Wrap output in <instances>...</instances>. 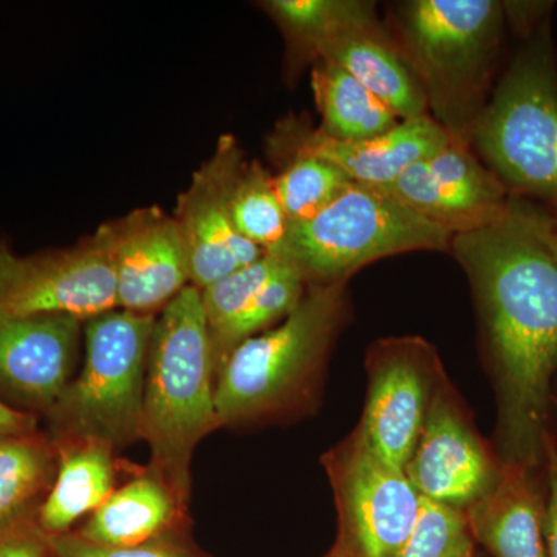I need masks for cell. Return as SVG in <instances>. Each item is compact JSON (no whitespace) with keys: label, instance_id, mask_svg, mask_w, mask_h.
<instances>
[{"label":"cell","instance_id":"1","mask_svg":"<svg viewBox=\"0 0 557 557\" xmlns=\"http://www.w3.org/2000/svg\"><path fill=\"white\" fill-rule=\"evenodd\" d=\"M450 252L472 288L496 395L491 443L505 467L544 468L556 434L557 258L515 200L504 218L454 236Z\"/></svg>","mask_w":557,"mask_h":557},{"label":"cell","instance_id":"2","mask_svg":"<svg viewBox=\"0 0 557 557\" xmlns=\"http://www.w3.org/2000/svg\"><path fill=\"white\" fill-rule=\"evenodd\" d=\"M350 318L347 282L309 285L276 329L239 344L215 379L219 426L309 412L318 403L333 344Z\"/></svg>","mask_w":557,"mask_h":557},{"label":"cell","instance_id":"3","mask_svg":"<svg viewBox=\"0 0 557 557\" xmlns=\"http://www.w3.org/2000/svg\"><path fill=\"white\" fill-rule=\"evenodd\" d=\"M219 428L211 333L200 289L188 285L153 325L141 426L152 454L148 468L185 505L194 450Z\"/></svg>","mask_w":557,"mask_h":557},{"label":"cell","instance_id":"4","mask_svg":"<svg viewBox=\"0 0 557 557\" xmlns=\"http://www.w3.org/2000/svg\"><path fill=\"white\" fill-rule=\"evenodd\" d=\"M507 20L494 0H412L397 9V46L423 84L428 108L453 139L471 132L490 98Z\"/></svg>","mask_w":557,"mask_h":557},{"label":"cell","instance_id":"5","mask_svg":"<svg viewBox=\"0 0 557 557\" xmlns=\"http://www.w3.org/2000/svg\"><path fill=\"white\" fill-rule=\"evenodd\" d=\"M471 146L509 194L557 211V60L548 21L528 36L491 91Z\"/></svg>","mask_w":557,"mask_h":557},{"label":"cell","instance_id":"6","mask_svg":"<svg viewBox=\"0 0 557 557\" xmlns=\"http://www.w3.org/2000/svg\"><path fill=\"white\" fill-rule=\"evenodd\" d=\"M454 236L381 186L354 182L324 211L289 223L273 255L309 285L347 282L376 260L410 251L450 252Z\"/></svg>","mask_w":557,"mask_h":557},{"label":"cell","instance_id":"7","mask_svg":"<svg viewBox=\"0 0 557 557\" xmlns=\"http://www.w3.org/2000/svg\"><path fill=\"white\" fill-rule=\"evenodd\" d=\"M156 314L113 310L87 319L86 361L46 413L54 443L100 440L113 449L141 440L146 370Z\"/></svg>","mask_w":557,"mask_h":557},{"label":"cell","instance_id":"8","mask_svg":"<svg viewBox=\"0 0 557 557\" xmlns=\"http://www.w3.org/2000/svg\"><path fill=\"white\" fill-rule=\"evenodd\" d=\"M321 463L338 512L333 545L347 557H398L421 508L405 469L376 456L355 431Z\"/></svg>","mask_w":557,"mask_h":557},{"label":"cell","instance_id":"9","mask_svg":"<svg viewBox=\"0 0 557 557\" xmlns=\"http://www.w3.org/2000/svg\"><path fill=\"white\" fill-rule=\"evenodd\" d=\"M368 395L355 432L376 456L405 469L445 366L437 348L421 336H391L370 344L366 355Z\"/></svg>","mask_w":557,"mask_h":557},{"label":"cell","instance_id":"10","mask_svg":"<svg viewBox=\"0 0 557 557\" xmlns=\"http://www.w3.org/2000/svg\"><path fill=\"white\" fill-rule=\"evenodd\" d=\"M505 465L449 376L440 381L416 449L406 463L424 500L467 511L500 482Z\"/></svg>","mask_w":557,"mask_h":557},{"label":"cell","instance_id":"11","mask_svg":"<svg viewBox=\"0 0 557 557\" xmlns=\"http://www.w3.org/2000/svg\"><path fill=\"white\" fill-rule=\"evenodd\" d=\"M119 307L115 273L91 237L75 248L20 256L0 240V314L87 319Z\"/></svg>","mask_w":557,"mask_h":557},{"label":"cell","instance_id":"12","mask_svg":"<svg viewBox=\"0 0 557 557\" xmlns=\"http://www.w3.org/2000/svg\"><path fill=\"white\" fill-rule=\"evenodd\" d=\"M244 163L236 138L225 135L180 194L174 219L188 251L190 285L200 292L265 255L237 233L231 214Z\"/></svg>","mask_w":557,"mask_h":557},{"label":"cell","instance_id":"13","mask_svg":"<svg viewBox=\"0 0 557 557\" xmlns=\"http://www.w3.org/2000/svg\"><path fill=\"white\" fill-rule=\"evenodd\" d=\"M94 239L112 262L123 310L156 314L190 285L185 240L177 220L163 209H137L112 220Z\"/></svg>","mask_w":557,"mask_h":557},{"label":"cell","instance_id":"14","mask_svg":"<svg viewBox=\"0 0 557 557\" xmlns=\"http://www.w3.org/2000/svg\"><path fill=\"white\" fill-rule=\"evenodd\" d=\"M384 188L453 236L496 222L511 205L504 183L471 145L456 139L431 159L406 168Z\"/></svg>","mask_w":557,"mask_h":557},{"label":"cell","instance_id":"15","mask_svg":"<svg viewBox=\"0 0 557 557\" xmlns=\"http://www.w3.org/2000/svg\"><path fill=\"white\" fill-rule=\"evenodd\" d=\"M83 321L65 314H0V399L46 416L67 388Z\"/></svg>","mask_w":557,"mask_h":557},{"label":"cell","instance_id":"16","mask_svg":"<svg viewBox=\"0 0 557 557\" xmlns=\"http://www.w3.org/2000/svg\"><path fill=\"white\" fill-rule=\"evenodd\" d=\"M281 131V141L288 143L293 157H317L335 164L351 182L381 188L391 185L406 168L431 159L453 139L431 115L399 121L386 134L361 141H343L296 124Z\"/></svg>","mask_w":557,"mask_h":557},{"label":"cell","instance_id":"17","mask_svg":"<svg viewBox=\"0 0 557 557\" xmlns=\"http://www.w3.org/2000/svg\"><path fill=\"white\" fill-rule=\"evenodd\" d=\"M545 493L544 468L505 467L498 485L465 511L483 557H547Z\"/></svg>","mask_w":557,"mask_h":557},{"label":"cell","instance_id":"18","mask_svg":"<svg viewBox=\"0 0 557 557\" xmlns=\"http://www.w3.org/2000/svg\"><path fill=\"white\" fill-rule=\"evenodd\" d=\"M318 60L335 62L346 70L399 121L429 115L423 84L380 24L355 28L330 40L319 50Z\"/></svg>","mask_w":557,"mask_h":557},{"label":"cell","instance_id":"19","mask_svg":"<svg viewBox=\"0 0 557 557\" xmlns=\"http://www.w3.org/2000/svg\"><path fill=\"white\" fill-rule=\"evenodd\" d=\"M185 508L172 487L148 468L113 491L75 533L101 547L135 548L174 533Z\"/></svg>","mask_w":557,"mask_h":557},{"label":"cell","instance_id":"20","mask_svg":"<svg viewBox=\"0 0 557 557\" xmlns=\"http://www.w3.org/2000/svg\"><path fill=\"white\" fill-rule=\"evenodd\" d=\"M58 471L38 523L47 536L69 533L79 519L94 515L115 491L113 448L100 440L54 443Z\"/></svg>","mask_w":557,"mask_h":557},{"label":"cell","instance_id":"21","mask_svg":"<svg viewBox=\"0 0 557 557\" xmlns=\"http://www.w3.org/2000/svg\"><path fill=\"white\" fill-rule=\"evenodd\" d=\"M58 457L47 432L0 435V531L38 519L57 478Z\"/></svg>","mask_w":557,"mask_h":557},{"label":"cell","instance_id":"22","mask_svg":"<svg viewBox=\"0 0 557 557\" xmlns=\"http://www.w3.org/2000/svg\"><path fill=\"white\" fill-rule=\"evenodd\" d=\"M313 91L322 115L319 131L329 137L361 141L398 126V116L335 62L317 61Z\"/></svg>","mask_w":557,"mask_h":557},{"label":"cell","instance_id":"23","mask_svg":"<svg viewBox=\"0 0 557 557\" xmlns=\"http://www.w3.org/2000/svg\"><path fill=\"white\" fill-rule=\"evenodd\" d=\"M263 9L289 44L314 60L330 40L355 28L380 24L375 5L361 0H270Z\"/></svg>","mask_w":557,"mask_h":557},{"label":"cell","instance_id":"24","mask_svg":"<svg viewBox=\"0 0 557 557\" xmlns=\"http://www.w3.org/2000/svg\"><path fill=\"white\" fill-rule=\"evenodd\" d=\"M231 214L237 233L265 252L281 245L289 226L273 177L256 161L242 166L231 196Z\"/></svg>","mask_w":557,"mask_h":557},{"label":"cell","instance_id":"25","mask_svg":"<svg viewBox=\"0 0 557 557\" xmlns=\"http://www.w3.org/2000/svg\"><path fill=\"white\" fill-rule=\"evenodd\" d=\"M309 284L298 269L285 260L284 269L252 299L228 329L212 338L215 379L223 362L239 344L258 335L281 318H287L306 296Z\"/></svg>","mask_w":557,"mask_h":557},{"label":"cell","instance_id":"26","mask_svg":"<svg viewBox=\"0 0 557 557\" xmlns=\"http://www.w3.org/2000/svg\"><path fill=\"white\" fill-rule=\"evenodd\" d=\"M273 183L288 222L299 223L324 211L354 182L329 161L295 156Z\"/></svg>","mask_w":557,"mask_h":557},{"label":"cell","instance_id":"27","mask_svg":"<svg viewBox=\"0 0 557 557\" xmlns=\"http://www.w3.org/2000/svg\"><path fill=\"white\" fill-rule=\"evenodd\" d=\"M284 265V259L273 252H265L256 262L201 289V304L211 339L230 327L231 322L247 309Z\"/></svg>","mask_w":557,"mask_h":557},{"label":"cell","instance_id":"28","mask_svg":"<svg viewBox=\"0 0 557 557\" xmlns=\"http://www.w3.org/2000/svg\"><path fill=\"white\" fill-rule=\"evenodd\" d=\"M398 557H479L467 515L421 498L416 527Z\"/></svg>","mask_w":557,"mask_h":557},{"label":"cell","instance_id":"29","mask_svg":"<svg viewBox=\"0 0 557 557\" xmlns=\"http://www.w3.org/2000/svg\"><path fill=\"white\" fill-rule=\"evenodd\" d=\"M53 557H199L180 544L174 533L135 548H109L84 541L75 531L49 536Z\"/></svg>","mask_w":557,"mask_h":557},{"label":"cell","instance_id":"30","mask_svg":"<svg viewBox=\"0 0 557 557\" xmlns=\"http://www.w3.org/2000/svg\"><path fill=\"white\" fill-rule=\"evenodd\" d=\"M0 557H53L38 519L0 531Z\"/></svg>","mask_w":557,"mask_h":557},{"label":"cell","instance_id":"31","mask_svg":"<svg viewBox=\"0 0 557 557\" xmlns=\"http://www.w3.org/2000/svg\"><path fill=\"white\" fill-rule=\"evenodd\" d=\"M545 508L542 519L545 555L557 557V434L548 437L545 446Z\"/></svg>","mask_w":557,"mask_h":557},{"label":"cell","instance_id":"32","mask_svg":"<svg viewBox=\"0 0 557 557\" xmlns=\"http://www.w3.org/2000/svg\"><path fill=\"white\" fill-rule=\"evenodd\" d=\"M505 20L518 32L531 35L542 22L547 21L545 13L548 3L542 2H504Z\"/></svg>","mask_w":557,"mask_h":557},{"label":"cell","instance_id":"33","mask_svg":"<svg viewBox=\"0 0 557 557\" xmlns=\"http://www.w3.org/2000/svg\"><path fill=\"white\" fill-rule=\"evenodd\" d=\"M38 431V416L11 408L0 399V435H24Z\"/></svg>","mask_w":557,"mask_h":557},{"label":"cell","instance_id":"34","mask_svg":"<svg viewBox=\"0 0 557 557\" xmlns=\"http://www.w3.org/2000/svg\"><path fill=\"white\" fill-rule=\"evenodd\" d=\"M522 207L533 228L557 258V211L545 212L523 203Z\"/></svg>","mask_w":557,"mask_h":557},{"label":"cell","instance_id":"35","mask_svg":"<svg viewBox=\"0 0 557 557\" xmlns=\"http://www.w3.org/2000/svg\"><path fill=\"white\" fill-rule=\"evenodd\" d=\"M552 412H553V428L556 429V426H557V380L555 383V388H553Z\"/></svg>","mask_w":557,"mask_h":557},{"label":"cell","instance_id":"36","mask_svg":"<svg viewBox=\"0 0 557 557\" xmlns=\"http://www.w3.org/2000/svg\"><path fill=\"white\" fill-rule=\"evenodd\" d=\"M324 557H347L344 555L343 552L336 545H332V548H330V552Z\"/></svg>","mask_w":557,"mask_h":557},{"label":"cell","instance_id":"37","mask_svg":"<svg viewBox=\"0 0 557 557\" xmlns=\"http://www.w3.org/2000/svg\"><path fill=\"white\" fill-rule=\"evenodd\" d=\"M479 557H482V556L479 555Z\"/></svg>","mask_w":557,"mask_h":557}]
</instances>
